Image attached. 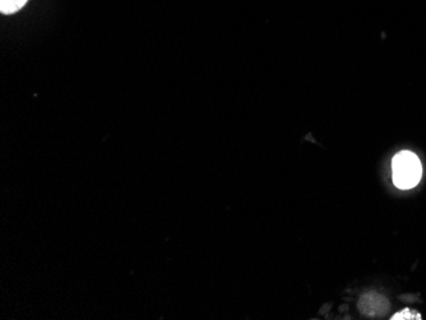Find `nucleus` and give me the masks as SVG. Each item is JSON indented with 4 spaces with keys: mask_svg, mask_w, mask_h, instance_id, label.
<instances>
[{
    "mask_svg": "<svg viewBox=\"0 0 426 320\" xmlns=\"http://www.w3.org/2000/svg\"><path fill=\"white\" fill-rule=\"evenodd\" d=\"M393 181L400 189H411L421 179L423 167L419 157L410 151H402L392 161Z\"/></svg>",
    "mask_w": 426,
    "mask_h": 320,
    "instance_id": "nucleus-1",
    "label": "nucleus"
},
{
    "mask_svg": "<svg viewBox=\"0 0 426 320\" xmlns=\"http://www.w3.org/2000/svg\"><path fill=\"white\" fill-rule=\"evenodd\" d=\"M360 310L362 314L368 315V317H379L387 313L389 309V302L387 298L381 295L375 294V292H370L362 296V298L358 302Z\"/></svg>",
    "mask_w": 426,
    "mask_h": 320,
    "instance_id": "nucleus-2",
    "label": "nucleus"
},
{
    "mask_svg": "<svg viewBox=\"0 0 426 320\" xmlns=\"http://www.w3.org/2000/svg\"><path fill=\"white\" fill-rule=\"evenodd\" d=\"M28 0H0V12L3 14H13L22 9Z\"/></svg>",
    "mask_w": 426,
    "mask_h": 320,
    "instance_id": "nucleus-3",
    "label": "nucleus"
},
{
    "mask_svg": "<svg viewBox=\"0 0 426 320\" xmlns=\"http://www.w3.org/2000/svg\"><path fill=\"white\" fill-rule=\"evenodd\" d=\"M392 320H420L421 319V315L420 313H417L416 310H411V309H404V310L400 311V313L394 314L393 317L391 318Z\"/></svg>",
    "mask_w": 426,
    "mask_h": 320,
    "instance_id": "nucleus-4",
    "label": "nucleus"
}]
</instances>
